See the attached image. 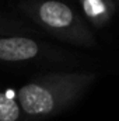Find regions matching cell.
Instances as JSON below:
<instances>
[{
	"instance_id": "obj_1",
	"label": "cell",
	"mask_w": 119,
	"mask_h": 121,
	"mask_svg": "<svg viewBox=\"0 0 119 121\" xmlns=\"http://www.w3.org/2000/svg\"><path fill=\"white\" fill-rule=\"evenodd\" d=\"M94 80V75L51 72L39 75L17 91V101L25 121L53 117L69 107Z\"/></svg>"
},
{
	"instance_id": "obj_2",
	"label": "cell",
	"mask_w": 119,
	"mask_h": 121,
	"mask_svg": "<svg viewBox=\"0 0 119 121\" xmlns=\"http://www.w3.org/2000/svg\"><path fill=\"white\" fill-rule=\"evenodd\" d=\"M16 10L49 34L76 44L88 42L91 35L73 9L60 0H23Z\"/></svg>"
},
{
	"instance_id": "obj_3",
	"label": "cell",
	"mask_w": 119,
	"mask_h": 121,
	"mask_svg": "<svg viewBox=\"0 0 119 121\" xmlns=\"http://www.w3.org/2000/svg\"><path fill=\"white\" fill-rule=\"evenodd\" d=\"M52 54L49 47L44 45L28 34L0 35V62L18 65L38 62Z\"/></svg>"
},
{
	"instance_id": "obj_4",
	"label": "cell",
	"mask_w": 119,
	"mask_h": 121,
	"mask_svg": "<svg viewBox=\"0 0 119 121\" xmlns=\"http://www.w3.org/2000/svg\"><path fill=\"white\" fill-rule=\"evenodd\" d=\"M0 121H25L16 96L0 90Z\"/></svg>"
},
{
	"instance_id": "obj_5",
	"label": "cell",
	"mask_w": 119,
	"mask_h": 121,
	"mask_svg": "<svg viewBox=\"0 0 119 121\" xmlns=\"http://www.w3.org/2000/svg\"><path fill=\"white\" fill-rule=\"evenodd\" d=\"M28 32H32V28L27 23H24L18 17H14L0 10V35L28 34Z\"/></svg>"
}]
</instances>
